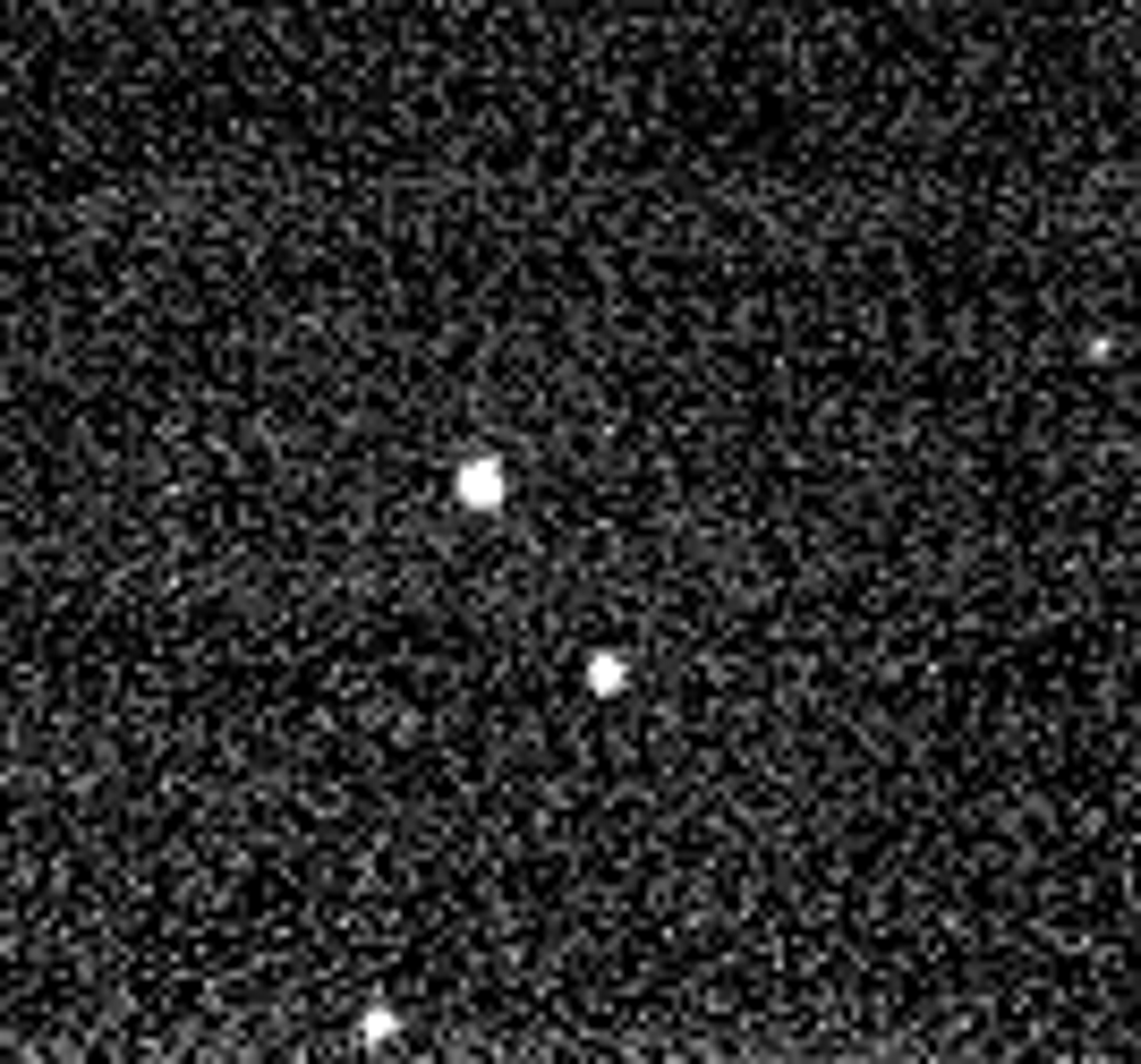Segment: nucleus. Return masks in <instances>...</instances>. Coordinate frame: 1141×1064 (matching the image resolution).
<instances>
[{"label": "nucleus", "mask_w": 1141, "mask_h": 1064, "mask_svg": "<svg viewBox=\"0 0 1141 1064\" xmlns=\"http://www.w3.org/2000/svg\"><path fill=\"white\" fill-rule=\"evenodd\" d=\"M469 512H494V494H503V469H494V460H478V469H469Z\"/></svg>", "instance_id": "nucleus-1"}]
</instances>
